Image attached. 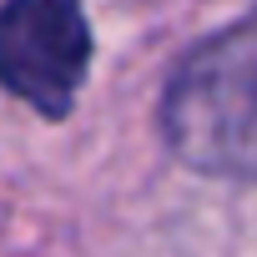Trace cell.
Wrapping results in <instances>:
<instances>
[{
  "instance_id": "1",
  "label": "cell",
  "mask_w": 257,
  "mask_h": 257,
  "mask_svg": "<svg viewBox=\"0 0 257 257\" xmlns=\"http://www.w3.org/2000/svg\"><path fill=\"white\" fill-rule=\"evenodd\" d=\"M162 137L192 172L257 182V11L207 36L172 71Z\"/></svg>"
},
{
  "instance_id": "2",
  "label": "cell",
  "mask_w": 257,
  "mask_h": 257,
  "mask_svg": "<svg viewBox=\"0 0 257 257\" xmlns=\"http://www.w3.org/2000/svg\"><path fill=\"white\" fill-rule=\"evenodd\" d=\"M91 71V26L81 0L0 6V86L41 116H66Z\"/></svg>"
}]
</instances>
